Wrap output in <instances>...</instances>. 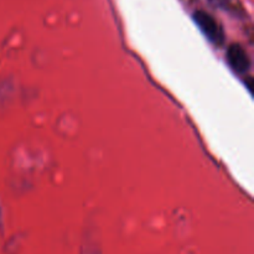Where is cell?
<instances>
[{"instance_id":"obj_1","label":"cell","mask_w":254,"mask_h":254,"mask_svg":"<svg viewBox=\"0 0 254 254\" xmlns=\"http://www.w3.org/2000/svg\"><path fill=\"white\" fill-rule=\"evenodd\" d=\"M196 24L201 29V31L208 37L215 44L221 45L223 42V32L220 25L217 24L215 19L210 14L205 11H196L193 14Z\"/></svg>"},{"instance_id":"obj_2","label":"cell","mask_w":254,"mask_h":254,"mask_svg":"<svg viewBox=\"0 0 254 254\" xmlns=\"http://www.w3.org/2000/svg\"><path fill=\"white\" fill-rule=\"evenodd\" d=\"M227 59L231 67L238 73H245L250 68V57L241 45H231L227 51Z\"/></svg>"}]
</instances>
